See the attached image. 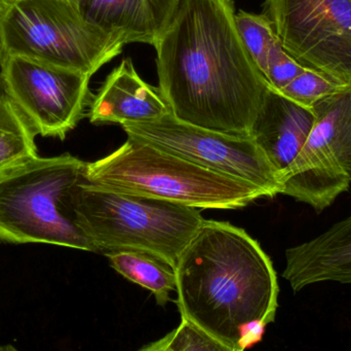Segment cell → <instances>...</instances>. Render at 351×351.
<instances>
[{
  "mask_svg": "<svg viewBox=\"0 0 351 351\" xmlns=\"http://www.w3.org/2000/svg\"><path fill=\"white\" fill-rule=\"evenodd\" d=\"M154 47L158 88L177 119L251 136L269 84L239 36L234 0H180Z\"/></svg>",
  "mask_w": 351,
  "mask_h": 351,
  "instance_id": "1",
  "label": "cell"
},
{
  "mask_svg": "<svg viewBox=\"0 0 351 351\" xmlns=\"http://www.w3.org/2000/svg\"><path fill=\"white\" fill-rule=\"evenodd\" d=\"M175 272L182 317L229 351L259 343L276 319L280 288L274 264L243 229L204 220Z\"/></svg>",
  "mask_w": 351,
  "mask_h": 351,
  "instance_id": "2",
  "label": "cell"
},
{
  "mask_svg": "<svg viewBox=\"0 0 351 351\" xmlns=\"http://www.w3.org/2000/svg\"><path fill=\"white\" fill-rule=\"evenodd\" d=\"M84 179L100 189L165 200L197 210H239L267 192L128 137L108 156L86 164Z\"/></svg>",
  "mask_w": 351,
  "mask_h": 351,
  "instance_id": "3",
  "label": "cell"
},
{
  "mask_svg": "<svg viewBox=\"0 0 351 351\" xmlns=\"http://www.w3.org/2000/svg\"><path fill=\"white\" fill-rule=\"evenodd\" d=\"M71 210L96 253L145 251L173 268L204 220L197 208L100 189L86 179L72 191Z\"/></svg>",
  "mask_w": 351,
  "mask_h": 351,
  "instance_id": "4",
  "label": "cell"
},
{
  "mask_svg": "<svg viewBox=\"0 0 351 351\" xmlns=\"http://www.w3.org/2000/svg\"><path fill=\"white\" fill-rule=\"evenodd\" d=\"M88 163L70 154L36 158L0 177V241L43 243L96 253L78 229L71 194Z\"/></svg>",
  "mask_w": 351,
  "mask_h": 351,
  "instance_id": "5",
  "label": "cell"
},
{
  "mask_svg": "<svg viewBox=\"0 0 351 351\" xmlns=\"http://www.w3.org/2000/svg\"><path fill=\"white\" fill-rule=\"evenodd\" d=\"M5 55H21L94 76L125 41L88 22L68 0H10L0 14Z\"/></svg>",
  "mask_w": 351,
  "mask_h": 351,
  "instance_id": "6",
  "label": "cell"
},
{
  "mask_svg": "<svg viewBox=\"0 0 351 351\" xmlns=\"http://www.w3.org/2000/svg\"><path fill=\"white\" fill-rule=\"evenodd\" d=\"M315 121L282 181V195L329 207L351 183V87L313 105Z\"/></svg>",
  "mask_w": 351,
  "mask_h": 351,
  "instance_id": "7",
  "label": "cell"
},
{
  "mask_svg": "<svg viewBox=\"0 0 351 351\" xmlns=\"http://www.w3.org/2000/svg\"><path fill=\"white\" fill-rule=\"evenodd\" d=\"M121 127L128 137L253 183L267 192L270 198L282 194L280 175L252 136L231 135L192 125L172 113L154 121L125 123Z\"/></svg>",
  "mask_w": 351,
  "mask_h": 351,
  "instance_id": "8",
  "label": "cell"
},
{
  "mask_svg": "<svg viewBox=\"0 0 351 351\" xmlns=\"http://www.w3.org/2000/svg\"><path fill=\"white\" fill-rule=\"evenodd\" d=\"M263 14L291 57L351 86V0H265Z\"/></svg>",
  "mask_w": 351,
  "mask_h": 351,
  "instance_id": "9",
  "label": "cell"
},
{
  "mask_svg": "<svg viewBox=\"0 0 351 351\" xmlns=\"http://www.w3.org/2000/svg\"><path fill=\"white\" fill-rule=\"evenodd\" d=\"M92 76L21 55H5L1 88L24 113L37 135L64 140L86 115L95 95Z\"/></svg>",
  "mask_w": 351,
  "mask_h": 351,
  "instance_id": "10",
  "label": "cell"
},
{
  "mask_svg": "<svg viewBox=\"0 0 351 351\" xmlns=\"http://www.w3.org/2000/svg\"><path fill=\"white\" fill-rule=\"evenodd\" d=\"M315 121L313 109L268 89L251 136L280 175L282 183L304 146Z\"/></svg>",
  "mask_w": 351,
  "mask_h": 351,
  "instance_id": "11",
  "label": "cell"
},
{
  "mask_svg": "<svg viewBox=\"0 0 351 351\" xmlns=\"http://www.w3.org/2000/svg\"><path fill=\"white\" fill-rule=\"evenodd\" d=\"M282 278L295 293L322 282L351 286V216L287 249Z\"/></svg>",
  "mask_w": 351,
  "mask_h": 351,
  "instance_id": "12",
  "label": "cell"
},
{
  "mask_svg": "<svg viewBox=\"0 0 351 351\" xmlns=\"http://www.w3.org/2000/svg\"><path fill=\"white\" fill-rule=\"evenodd\" d=\"M172 113L160 88L140 78L131 58H125L107 76L88 111L93 124L141 123Z\"/></svg>",
  "mask_w": 351,
  "mask_h": 351,
  "instance_id": "13",
  "label": "cell"
},
{
  "mask_svg": "<svg viewBox=\"0 0 351 351\" xmlns=\"http://www.w3.org/2000/svg\"><path fill=\"white\" fill-rule=\"evenodd\" d=\"M179 3L180 0H82L80 10L88 22L121 35L125 45L142 43L156 47Z\"/></svg>",
  "mask_w": 351,
  "mask_h": 351,
  "instance_id": "14",
  "label": "cell"
},
{
  "mask_svg": "<svg viewBox=\"0 0 351 351\" xmlns=\"http://www.w3.org/2000/svg\"><path fill=\"white\" fill-rule=\"evenodd\" d=\"M111 267L134 284L147 288L156 297V303L165 306L176 291L175 268L164 260L140 251H117L105 253Z\"/></svg>",
  "mask_w": 351,
  "mask_h": 351,
  "instance_id": "15",
  "label": "cell"
},
{
  "mask_svg": "<svg viewBox=\"0 0 351 351\" xmlns=\"http://www.w3.org/2000/svg\"><path fill=\"white\" fill-rule=\"evenodd\" d=\"M37 133L0 86V177L38 157Z\"/></svg>",
  "mask_w": 351,
  "mask_h": 351,
  "instance_id": "16",
  "label": "cell"
},
{
  "mask_svg": "<svg viewBox=\"0 0 351 351\" xmlns=\"http://www.w3.org/2000/svg\"><path fill=\"white\" fill-rule=\"evenodd\" d=\"M235 24L247 52L265 78L268 54L278 41L271 22L266 14L239 10L235 14Z\"/></svg>",
  "mask_w": 351,
  "mask_h": 351,
  "instance_id": "17",
  "label": "cell"
},
{
  "mask_svg": "<svg viewBox=\"0 0 351 351\" xmlns=\"http://www.w3.org/2000/svg\"><path fill=\"white\" fill-rule=\"evenodd\" d=\"M141 351H229L218 340L187 317H182L181 324L174 331L158 341L152 342Z\"/></svg>",
  "mask_w": 351,
  "mask_h": 351,
  "instance_id": "18",
  "label": "cell"
},
{
  "mask_svg": "<svg viewBox=\"0 0 351 351\" xmlns=\"http://www.w3.org/2000/svg\"><path fill=\"white\" fill-rule=\"evenodd\" d=\"M350 87L317 70L306 68L300 76H297L278 93L303 106L313 109V105L317 101Z\"/></svg>",
  "mask_w": 351,
  "mask_h": 351,
  "instance_id": "19",
  "label": "cell"
},
{
  "mask_svg": "<svg viewBox=\"0 0 351 351\" xmlns=\"http://www.w3.org/2000/svg\"><path fill=\"white\" fill-rule=\"evenodd\" d=\"M305 69L306 67L291 57L278 41L268 54L265 78L269 89L280 92Z\"/></svg>",
  "mask_w": 351,
  "mask_h": 351,
  "instance_id": "20",
  "label": "cell"
},
{
  "mask_svg": "<svg viewBox=\"0 0 351 351\" xmlns=\"http://www.w3.org/2000/svg\"><path fill=\"white\" fill-rule=\"evenodd\" d=\"M4 57H5V52H4L3 41H2L1 30H0V86H1V67Z\"/></svg>",
  "mask_w": 351,
  "mask_h": 351,
  "instance_id": "21",
  "label": "cell"
},
{
  "mask_svg": "<svg viewBox=\"0 0 351 351\" xmlns=\"http://www.w3.org/2000/svg\"><path fill=\"white\" fill-rule=\"evenodd\" d=\"M10 0H0V14H1L2 10L5 8V6L10 3Z\"/></svg>",
  "mask_w": 351,
  "mask_h": 351,
  "instance_id": "22",
  "label": "cell"
},
{
  "mask_svg": "<svg viewBox=\"0 0 351 351\" xmlns=\"http://www.w3.org/2000/svg\"><path fill=\"white\" fill-rule=\"evenodd\" d=\"M68 1L71 2V3L75 4L76 6L80 8V4L82 3V0H68Z\"/></svg>",
  "mask_w": 351,
  "mask_h": 351,
  "instance_id": "23",
  "label": "cell"
}]
</instances>
